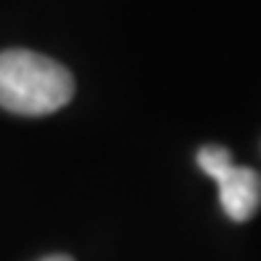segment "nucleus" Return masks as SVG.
<instances>
[{"label": "nucleus", "instance_id": "nucleus-3", "mask_svg": "<svg viewBox=\"0 0 261 261\" xmlns=\"http://www.w3.org/2000/svg\"><path fill=\"white\" fill-rule=\"evenodd\" d=\"M40 261H75V258L72 256H64V253H54V256H45Z\"/></svg>", "mask_w": 261, "mask_h": 261}, {"label": "nucleus", "instance_id": "nucleus-1", "mask_svg": "<svg viewBox=\"0 0 261 261\" xmlns=\"http://www.w3.org/2000/svg\"><path fill=\"white\" fill-rule=\"evenodd\" d=\"M75 96L72 72L54 59L11 48L0 54V107L21 117H43Z\"/></svg>", "mask_w": 261, "mask_h": 261}, {"label": "nucleus", "instance_id": "nucleus-2", "mask_svg": "<svg viewBox=\"0 0 261 261\" xmlns=\"http://www.w3.org/2000/svg\"><path fill=\"white\" fill-rule=\"evenodd\" d=\"M197 165L219 184V200L224 213L243 224L256 216L261 205V176L253 168L234 165L227 147L221 144H205L197 149Z\"/></svg>", "mask_w": 261, "mask_h": 261}]
</instances>
